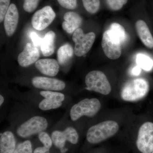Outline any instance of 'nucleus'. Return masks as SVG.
I'll return each mask as SVG.
<instances>
[{
	"label": "nucleus",
	"mask_w": 153,
	"mask_h": 153,
	"mask_svg": "<svg viewBox=\"0 0 153 153\" xmlns=\"http://www.w3.org/2000/svg\"><path fill=\"white\" fill-rule=\"evenodd\" d=\"M119 126L116 122L107 120L91 126L86 134V139L91 144H98L106 140L117 132Z\"/></svg>",
	"instance_id": "1"
},
{
	"label": "nucleus",
	"mask_w": 153,
	"mask_h": 153,
	"mask_svg": "<svg viewBox=\"0 0 153 153\" xmlns=\"http://www.w3.org/2000/svg\"><path fill=\"white\" fill-rule=\"evenodd\" d=\"M149 89V82L142 78H136L130 80L124 85L121 97L126 101H137L144 98Z\"/></svg>",
	"instance_id": "2"
},
{
	"label": "nucleus",
	"mask_w": 153,
	"mask_h": 153,
	"mask_svg": "<svg viewBox=\"0 0 153 153\" xmlns=\"http://www.w3.org/2000/svg\"><path fill=\"white\" fill-rule=\"evenodd\" d=\"M101 106L97 99H84L71 107L70 112L71 120L75 121L83 116L93 117L99 112Z\"/></svg>",
	"instance_id": "3"
},
{
	"label": "nucleus",
	"mask_w": 153,
	"mask_h": 153,
	"mask_svg": "<svg viewBox=\"0 0 153 153\" xmlns=\"http://www.w3.org/2000/svg\"><path fill=\"white\" fill-rule=\"evenodd\" d=\"M86 89L103 95L111 92V87L107 77L102 71L94 70L88 72L85 78Z\"/></svg>",
	"instance_id": "4"
},
{
	"label": "nucleus",
	"mask_w": 153,
	"mask_h": 153,
	"mask_svg": "<svg viewBox=\"0 0 153 153\" xmlns=\"http://www.w3.org/2000/svg\"><path fill=\"white\" fill-rule=\"evenodd\" d=\"M93 32L84 34L81 28H78L73 33L72 40L75 43L74 54L77 57L84 56L90 51L95 39Z\"/></svg>",
	"instance_id": "5"
},
{
	"label": "nucleus",
	"mask_w": 153,
	"mask_h": 153,
	"mask_svg": "<svg viewBox=\"0 0 153 153\" xmlns=\"http://www.w3.org/2000/svg\"><path fill=\"white\" fill-rule=\"evenodd\" d=\"M138 150L141 153L153 151V123L147 122L141 126L136 142Z\"/></svg>",
	"instance_id": "6"
},
{
	"label": "nucleus",
	"mask_w": 153,
	"mask_h": 153,
	"mask_svg": "<svg viewBox=\"0 0 153 153\" xmlns=\"http://www.w3.org/2000/svg\"><path fill=\"white\" fill-rule=\"evenodd\" d=\"M48 122L42 117L35 116L21 125L18 128L17 134L22 137H27L32 135L39 133L47 129Z\"/></svg>",
	"instance_id": "7"
},
{
	"label": "nucleus",
	"mask_w": 153,
	"mask_h": 153,
	"mask_svg": "<svg viewBox=\"0 0 153 153\" xmlns=\"http://www.w3.org/2000/svg\"><path fill=\"white\" fill-rule=\"evenodd\" d=\"M56 14L50 6H45L36 11L32 19V24L36 30L41 31L46 29L53 22Z\"/></svg>",
	"instance_id": "8"
},
{
	"label": "nucleus",
	"mask_w": 153,
	"mask_h": 153,
	"mask_svg": "<svg viewBox=\"0 0 153 153\" xmlns=\"http://www.w3.org/2000/svg\"><path fill=\"white\" fill-rule=\"evenodd\" d=\"M101 45L105 55L110 59L116 60L121 55V44L112 37L108 30L103 34Z\"/></svg>",
	"instance_id": "9"
},
{
	"label": "nucleus",
	"mask_w": 153,
	"mask_h": 153,
	"mask_svg": "<svg viewBox=\"0 0 153 153\" xmlns=\"http://www.w3.org/2000/svg\"><path fill=\"white\" fill-rule=\"evenodd\" d=\"M32 82L36 88L47 91H61L66 87V84L62 80L44 76H36Z\"/></svg>",
	"instance_id": "10"
},
{
	"label": "nucleus",
	"mask_w": 153,
	"mask_h": 153,
	"mask_svg": "<svg viewBox=\"0 0 153 153\" xmlns=\"http://www.w3.org/2000/svg\"><path fill=\"white\" fill-rule=\"evenodd\" d=\"M39 57L40 53L38 48L34 44L27 43L18 56V63L22 67H27L37 61Z\"/></svg>",
	"instance_id": "11"
},
{
	"label": "nucleus",
	"mask_w": 153,
	"mask_h": 153,
	"mask_svg": "<svg viewBox=\"0 0 153 153\" xmlns=\"http://www.w3.org/2000/svg\"><path fill=\"white\" fill-rule=\"evenodd\" d=\"M19 20V13L16 6L11 4L4 19V27L7 36H13L16 29Z\"/></svg>",
	"instance_id": "12"
},
{
	"label": "nucleus",
	"mask_w": 153,
	"mask_h": 153,
	"mask_svg": "<svg viewBox=\"0 0 153 153\" xmlns=\"http://www.w3.org/2000/svg\"><path fill=\"white\" fill-rule=\"evenodd\" d=\"M36 68L42 74L47 76H56L59 70V65L57 60L54 59H42L36 61Z\"/></svg>",
	"instance_id": "13"
},
{
	"label": "nucleus",
	"mask_w": 153,
	"mask_h": 153,
	"mask_svg": "<svg viewBox=\"0 0 153 153\" xmlns=\"http://www.w3.org/2000/svg\"><path fill=\"white\" fill-rule=\"evenodd\" d=\"M64 21L62 23L63 30L69 34L74 33L79 28L82 23V18L79 14L74 12H68L64 14Z\"/></svg>",
	"instance_id": "14"
},
{
	"label": "nucleus",
	"mask_w": 153,
	"mask_h": 153,
	"mask_svg": "<svg viewBox=\"0 0 153 153\" xmlns=\"http://www.w3.org/2000/svg\"><path fill=\"white\" fill-rule=\"evenodd\" d=\"M136 29L141 41L146 47L153 48V37L146 23L143 20H139L136 23Z\"/></svg>",
	"instance_id": "15"
},
{
	"label": "nucleus",
	"mask_w": 153,
	"mask_h": 153,
	"mask_svg": "<svg viewBox=\"0 0 153 153\" xmlns=\"http://www.w3.org/2000/svg\"><path fill=\"white\" fill-rule=\"evenodd\" d=\"M16 140L13 133L4 132L1 134L0 153H13L16 149Z\"/></svg>",
	"instance_id": "16"
},
{
	"label": "nucleus",
	"mask_w": 153,
	"mask_h": 153,
	"mask_svg": "<svg viewBox=\"0 0 153 153\" xmlns=\"http://www.w3.org/2000/svg\"><path fill=\"white\" fill-rule=\"evenodd\" d=\"M56 35L52 31H49L44 36L42 40L41 50L44 56L52 55L55 51V42Z\"/></svg>",
	"instance_id": "17"
},
{
	"label": "nucleus",
	"mask_w": 153,
	"mask_h": 153,
	"mask_svg": "<svg viewBox=\"0 0 153 153\" xmlns=\"http://www.w3.org/2000/svg\"><path fill=\"white\" fill-rule=\"evenodd\" d=\"M74 51L71 45L66 44L58 49L57 52V58L58 63L60 65H64L71 59Z\"/></svg>",
	"instance_id": "18"
},
{
	"label": "nucleus",
	"mask_w": 153,
	"mask_h": 153,
	"mask_svg": "<svg viewBox=\"0 0 153 153\" xmlns=\"http://www.w3.org/2000/svg\"><path fill=\"white\" fill-rule=\"evenodd\" d=\"M108 30L112 37L121 45L125 42L127 38L126 33L124 28L120 24L117 23H112L110 26Z\"/></svg>",
	"instance_id": "19"
},
{
	"label": "nucleus",
	"mask_w": 153,
	"mask_h": 153,
	"mask_svg": "<svg viewBox=\"0 0 153 153\" xmlns=\"http://www.w3.org/2000/svg\"><path fill=\"white\" fill-rule=\"evenodd\" d=\"M136 62L137 65L146 71H150L153 67V60L145 54L140 53L137 55Z\"/></svg>",
	"instance_id": "20"
},
{
	"label": "nucleus",
	"mask_w": 153,
	"mask_h": 153,
	"mask_svg": "<svg viewBox=\"0 0 153 153\" xmlns=\"http://www.w3.org/2000/svg\"><path fill=\"white\" fill-rule=\"evenodd\" d=\"M51 137L52 143L56 147L60 149L64 148L67 139L63 131H53L52 133Z\"/></svg>",
	"instance_id": "21"
},
{
	"label": "nucleus",
	"mask_w": 153,
	"mask_h": 153,
	"mask_svg": "<svg viewBox=\"0 0 153 153\" xmlns=\"http://www.w3.org/2000/svg\"><path fill=\"white\" fill-rule=\"evenodd\" d=\"M84 8L88 13L95 14L99 9L100 0H82Z\"/></svg>",
	"instance_id": "22"
},
{
	"label": "nucleus",
	"mask_w": 153,
	"mask_h": 153,
	"mask_svg": "<svg viewBox=\"0 0 153 153\" xmlns=\"http://www.w3.org/2000/svg\"><path fill=\"white\" fill-rule=\"evenodd\" d=\"M40 94L45 98L58 102H62L65 98L63 94L60 92H53L50 91H41L40 92Z\"/></svg>",
	"instance_id": "23"
},
{
	"label": "nucleus",
	"mask_w": 153,
	"mask_h": 153,
	"mask_svg": "<svg viewBox=\"0 0 153 153\" xmlns=\"http://www.w3.org/2000/svg\"><path fill=\"white\" fill-rule=\"evenodd\" d=\"M62 104V102H58L45 98L39 103V108L42 110H49L58 108L61 106Z\"/></svg>",
	"instance_id": "24"
},
{
	"label": "nucleus",
	"mask_w": 153,
	"mask_h": 153,
	"mask_svg": "<svg viewBox=\"0 0 153 153\" xmlns=\"http://www.w3.org/2000/svg\"><path fill=\"white\" fill-rule=\"evenodd\" d=\"M66 136L67 140L73 144H76L78 143L79 136L76 130L71 127L65 129L63 131Z\"/></svg>",
	"instance_id": "25"
},
{
	"label": "nucleus",
	"mask_w": 153,
	"mask_h": 153,
	"mask_svg": "<svg viewBox=\"0 0 153 153\" xmlns=\"http://www.w3.org/2000/svg\"><path fill=\"white\" fill-rule=\"evenodd\" d=\"M13 153H33L31 142L26 140L19 144Z\"/></svg>",
	"instance_id": "26"
},
{
	"label": "nucleus",
	"mask_w": 153,
	"mask_h": 153,
	"mask_svg": "<svg viewBox=\"0 0 153 153\" xmlns=\"http://www.w3.org/2000/svg\"><path fill=\"white\" fill-rule=\"evenodd\" d=\"M127 2L128 0H106L107 4L110 8L114 11L122 8Z\"/></svg>",
	"instance_id": "27"
},
{
	"label": "nucleus",
	"mask_w": 153,
	"mask_h": 153,
	"mask_svg": "<svg viewBox=\"0 0 153 153\" xmlns=\"http://www.w3.org/2000/svg\"><path fill=\"white\" fill-rule=\"evenodd\" d=\"M40 0H24L23 8L27 13H32L38 7Z\"/></svg>",
	"instance_id": "28"
},
{
	"label": "nucleus",
	"mask_w": 153,
	"mask_h": 153,
	"mask_svg": "<svg viewBox=\"0 0 153 153\" xmlns=\"http://www.w3.org/2000/svg\"><path fill=\"white\" fill-rule=\"evenodd\" d=\"M10 0H0V22L1 23L4 19L5 16L9 7Z\"/></svg>",
	"instance_id": "29"
},
{
	"label": "nucleus",
	"mask_w": 153,
	"mask_h": 153,
	"mask_svg": "<svg viewBox=\"0 0 153 153\" xmlns=\"http://www.w3.org/2000/svg\"><path fill=\"white\" fill-rule=\"evenodd\" d=\"M38 138L44 146L50 149L52 147V141L49 134L45 132H41L38 135Z\"/></svg>",
	"instance_id": "30"
},
{
	"label": "nucleus",
	"mask_w": 153,
	"mask_h": 153,
	"mask_svg": "<svg viewBox=\"0 0 153 153\" xmlns=\"http://www.w3.org/2000/svg\"><path fill=\"white\" fill-rule=\"evenodd\" d=\"M60 5L68 10H74L77 6V0H57Z\"/></svg>",
	"instance_id": "31"
},
{
	"label": "nucleus",
	"mask_w": 153,
	"mask_h": 153,
	"mask_svg": "<svg viewBox=\"0 0 153 153\" xmlns=\"http://www.w3.org/2000/svg\"><path fill=\"white\" fill-rule=\"evenodd\" d=\"M30 38L32 39L33 41V44L36 47L41 45L43 39L40 38L39 36L37 35V33L35 32H33L30 34Z\"/></svg>",
	"instance_id": "32"
},
{
	"label": "nucleus",
	"mask_w": 153,
	"mask_h": 153,
	"mask_svg": "<svg viewBox=\"0 0 153 153\" xmlns=\"http://www.w3.org/2000/svg\"><path fill=\"white\" fill-rule=\"evenodd\" d=\"M49 148L45 146L39 147L36 148L34 153H50Z\"/></svg>",
	"instance_id": "33"
},
{
	"label": "nucleus",
	"mask_w": 153,
	"mask_h": 153,
	"mask_svg": "<svg viewBox=\"0 0 153 153\" xmlns=\"http://www.w3.org/2000/svg\"><path fill=\"white\" fill-rule=\"evenodd\" d=\"M141 68L138 65L134 66L131 70V74L134 76H138L141 73Z\"/></svg>",
	"instance_id": "34"
},
{
	"label": "nucleus",
	"mask_w": 153,
	"mask_h": 153,
	"mask_svg": "<svg viewBox=\"0 0 153 153\" xmlns=\"http://www.w3.org/2000/svg\"><path fill=\"white\" fill-rule=\"evenodd\" d=\"M4 102V97L2 96L1 95L0 96V105H2V104H3V102Z\"/></svg>",
	"instance_id": "35"
},
{
	"label": "nucleus",
	"mask_w": 153,
	"mask_h": 153,
	"mask_svg": "<svg viewBox=\"0 0 153 153\" xmlns=\"http://www.w3.org/2000/svg\"><path fill=\"white\" fill-rule=\"evenodd\" d=\"M67 151H68V149L66 148H63L60 149V152L61 153H65Z\"/></svg>",
	"instance_id": "36"
},
{
	"label": "nucleus",
	"mask_w": 153,
	"mask_h": 153,
	"mask_svg": "<svg viewBox=\"0 0 153 153\" xmlns=\"http://www.w3.org/2000/svg\"><path fill=\"white\" fill-rule=\"evenodd\" d=\"M152 153H153V152H152Z\"/></svg>",
	"instance_id": "37"
}]
</instances>
